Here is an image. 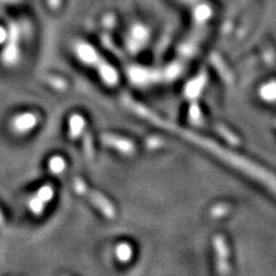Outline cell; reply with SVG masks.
<instances>
[{
    "instance_id": "obj_2",
    "label": "cell",
    "mask_w": 276,
    "mask_h": 276,
    "mask_svg": "<svg viewBox=\"0 0 276 276\" xmlns=\"http://www.w3.org/2000/svg\"><path fill=\"white\" fill-rule=\"evenodd\" d=\"M40 123V115L36 112H23L12 118L9 127L16 136H26Z\"/></svg>"
},
{
    "instance_id": "obj_12",
    "label": "cell",
    "mask_w": 276,
    "mask_h": 276,
    "mask_svg": "<svg viewBox=\"0 0 276 276\" xmlns=\"http://www.w3.org/2000/svg\"><path fill=\"white\" fill-rule=\"evenodd\" d=\"M4 223H6V219H4L3 211L0 210V228H3V227H4Z\"/></svg>"
},
{
    "instance_id": "obj_3",
    "label": "cell",
    "mask_w": 276,
    "mask_h": 276,
    "mask_svg": "<svg viewBox=\"0 0 276 276\" xmlns=\"http://www.w3.org/2000/svg\"><path fill=\"white\" fill-rule=\"evenodd\" d=\"M74 51L76 55L80 58V61H82L83 63L91 64L96 61V52L93 51V49H91L87 44H83V42H77L74 45Z\"/></svg>"
},
{
    "instance_id": "obj_8",
    "label": "cell",
    "mask_w": 276,
    "mask_h": 276,
    "mask_svg": "<svg viewBox=\"0 0 276 276\" xmlns=\"http://www.w3.org/2000/svg\"><path fill=\"white\" fill-rule=\"evenodd\" d=\"M44 80L45 82H46L50 87L54 88V90L57 91L67 90V82L64 78H62V77L52 76V74H46V76L44 77Z\"/></svg>"
},
{
    "instance_id": "obj_11",
    "label": "cell",
    "mask_w": 276,
    "mask_h": 276,
    "mask_svg": "<svg viewBox=\"0 0 276 276\" xmlns=\"http://www.w3.org/2000/svg\"><path fill=\"white\" fill-rule=\"evenodd\" d=\"M21 0H0V3L2 4H17L19 3Z\"/></svg>"
},
{
    "instance_id": "obj_4",
    "label": "cell",
    "mask_w": 276,
    "mask_h": 276,
    "mask_svg": "<svg viewBox=\"0 0 276 276\" xmlns=\"http://www.w3.org/2000/svg\"><path fill=\"white\" fill-rule=\"evenodd\" d=\"M27 207L32 212L33 216L40 217V216L44 215L45 210L47 207V203H45L41 198H38L36 194H33V196H31L27 200Z\"/></svg>"
},
{
    "instance_id": "obj_1",
    "label": "cell",
    "mask_w": 276,
    "mask_h": 276,
    "mask_svg": "<svg viewBox=\"0 0 276 276\" xmlns=\"http://www.w3.org/2000/svg\"><path fill=\"white\" fill-rule=\"evenodd\" d=\"M22 37V28L17 22H9L8 40L4 44V49L0 54V62L7 68H13L21 61V49L19 41Z\"/></svg>"
},
{
    "instance_id": "obj_7",
    "label": "cell",
    "mask_w": 276,
    "mask_h": 276,
    "mask_svg": "<svg viewBox=\"0 0 276 276\" xmlns=\"http://www.w3.org/2000/svg\"><path fill=\"white\" fill-rule=\"evenodd\" d=\"M35 194L38 197V198H41L45 203L49 205V202H51V200L54 198V194H55L54 187H52L50 183H46L44 184V186L40 187V188L36 191Z\"/></svg>"
},
{
    "instance_id": "obj_6",
    "label": "cell",
    "mask_w": 276,
    "mask_h": 276,
    "mask_svg": "<svg viewBox=\"0 0 276 276\" xmlns=\"http://www.w3.org/2000/svg\"><path fill=\"white\" fill-rule=\"evenodd\" d=\"M67 168V162L64 160L63 156L54 155L51 156L47 161V169L52 175H61L63 174L64 170Z\"/></svg>"
},
{
    "instance_id": "obj_5",
    "label": "cell",
    "mask_w": 276,
    "mask_h": 276,
    "mask_svg": "<svg viewBox=\"0 0 276 276\" xmlns=\"http://www.w3.org/2000/svg\"><path fill=\"white\" fill-rule=\"evenodd\" d=\"M83 127H85V124H83L82 117L77 114L72 115L69 118V138H72V140L78 138L82 134Z\"/></svg>"
},
{
    "instance_id": "obj_10",
    "label": "cell",
    "mask_w": 276,
    "mask_h": 276,
    "mask_svg": "<svg viewBox=\"0 0 276 276\" xmlns=\"http://www.w3.org/2000/svg\"><path fill=\"white\" fill-rule=\"evenodd\" d=\"M47 4H49L50 8L57 9V8H59V7H61L62 0H47Z\"/></svg>"
},
{
    "instance_id": "obj_9",
    "label": "cell",
    "mask_w": 276,
    "mask_h": 276,
    "mask_svg": "<svg viewBox=\"0 0 276 276\" xmlns=\"http://www.w3.org/2000/svg\"><path fill=\"white\" fill-rule=\"evenodd\" d=\"M8 40V28L0 26V45H4Z\"/></svg>"
}]
</instances>
